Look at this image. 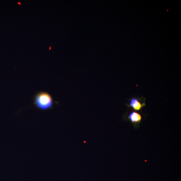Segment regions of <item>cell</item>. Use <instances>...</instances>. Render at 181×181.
Listing matches in <instances>:
<instances>
[{
  "mask_svg": "<svg viewBox=\"0 0 181 181\" xmlns=\"http://www.w3.org/2000/svg\"><path fill=\"white\" fill-rule=\"evenodd\" d=\"M128 104H126L127 106L131 108L134 111H141L143 108L145 107V99L141 97L140 98L132 97L128 100Z\"/></svg>",
  "mask_w": 181,
  "mask_h": 181,
  "instance_id": "2",
  "label": "cell"
},
{
  "mask_svg": "<svg viewBox=\"0 0 181 181\" xmlns=\"http://www.w3.org/2000/svg\"><path fill=\"white\" fill-rule=\"evenodd\" d=\"M34 105L37 109L42 111H48L52 109L54 101L49 93L39 91L34 95L33 99Z\"/></svg>",
  "mask_w": 181,
  "mask_h": 181,
  "instance_id": "1",
  "label": "cell"
},
{
  "mask_svg": "<svg viewBox=\"0 0 181 181\" xmlns=\"http://www.w3.org/2000/svg\"><path fill=\"white\" fill-rule=\"evenodd\" d=\"M142 118V117L140 114L135 111H130L126 115V120L130 121L136 129L139 126Z\"/></svg>",
  "mask_w": 181,
  "mask_h": 181,
  "instance_id": "3",
  "label": "cell"
}]
</instances>
